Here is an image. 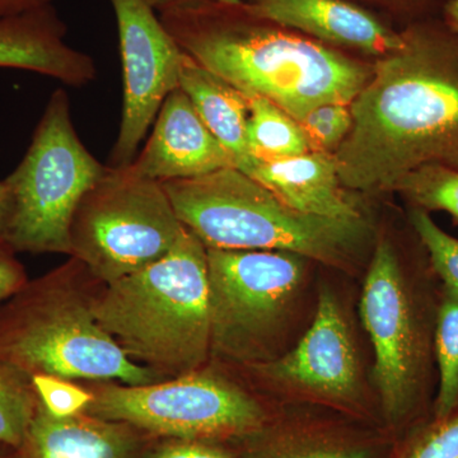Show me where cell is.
Wrapping results in <instances>:
<instances>
[{
  "label": "cell",
  "instance_id": "1",
  "mask_svg": "<svg viewBox=\"0 0 458 458\" xmlns=\"http://www.w3.org/2000/svg\"><path fill=\"white\" fill-rule=\"evenodd\" d=\"M403 36L352 102V131L335 152L346 189L387 191L420 165L458 168V33L421 23Z\"/></svg>",
  "mask_w": 458,
  "mask_h": 458
},
{
  "label": "cell",
  "instance_id": "2",
  "mask_svg": "<svg viewBox=\"0 0 458 458\" xmlns=\"http://www.w3.org/2000/svg\"><path fill=\"white\" fill-rule=\"evenodd\" d=\"M180 49L243 95L269 99L298 123L327 104L352 105L372 69L316 42L262 27L205 23L186 0L159 5Z\"/></svg>",
  "mask_w": 458,
  "mask_h": 458
},
{
  "label": "cell",
  "instance_id": "3",
  "mask_svg": "<svg viewBox=\"0 0 458 458\" xmlns=\"http://www.w3.org/2000/svg\"><path fill=\"white\" fill-rule=\"evenodd\" d=\"M99 327L161 381L212 360L207 247L192 232L144 269L104 284L95 301Z\"/></svg>",
  "mask_w": 458,
  "mask_h": 458
},
{
  "label": "cell",
  "instance_id": "4",
  "mask_svg": "<svg viewBox=\"0 0 458 458\" xmlns=\"http://www.w3.org/2000/svg\"><path fill=\"white\" fill-rule=\"evenodd\" d=\"M104 283L82 261H68L29 279L0 303V361L29 377L114 381L138 386L161 381L99 327L95 301Z\"/></svg>",
  "mask_w": 458,
  "mask_h": 458
},
{
  "label": "cell",
  "instance_id": "5",
  "mask_svg": "<svg viewBox=\"0 0 458 458\" xmlns=\"http://www.w3.org/2000/svg\"><path fill=\"white\" fill-rule=\"evenodd\" d=\"M177 218L207 249L283 251L346 267L367 242L366 219L298 210L236 167L162 182Z\"/></svg>",
  "mask_w": 458,
  "mask_h": 458
},
{
  "label": "cell",
  "instance_id": "6",
  "mask_svg": "<svg viewBox=\"0 0 458 458\" xmlns=\"http://www.w3.org/2000/svg\"><path fill=\"white\" fill-rule=\"evenodd\" d=\"M436 315L427 313L393 245L379 241L361 292L360 318L375 352L373 378L390 432H412L433 417Z\"/></svg>",
  "mask_w": 458,
  "mask_h": 458
},
{
  "label": "cell",
  "instance_id": "7",
  "mask_svg": "<svg viewBox=\"0 0 458 458\" xmlns=\"http://www.w3.org/2000/svg\"><path fill=\"white\" fill-rule=\"evenodd\" d=\"M92 393L84 414L123 421L157 439H189L233 447L273 415L254 394L210 361L204 369L148 385L81 381Z\"/></svg>",
  "mask_w": 458,
  "mask_h": 458
},
{
  "label": "cell",
  "instance_id": "8",
  "mask_svg": "<svg viewBox=\"0 0 458 458\" xmlns=\"http://www.w3.org/2000/svg\"><path fill=\"white\" fill-rule=\"evenodd\" d=\"M106 170L78 138L68 95L56 89L25 157L5 179L12 197L5 245L16 254L71 256L75 210Z\"/></svg>",
  "mask_w": 458,
  "mask_h": 458
},
{
  "label": "cell",
  "instance_id": "9",
  "mask_svg": "<svg viewBox=\"0 0 458 458\" xmlns=\"http://www.w3.org/2000/svg\"><path fill=\"white\" fill-rule=\"evenodd\" d=\"M183 228L161 182L107 167L75 210L71 256L108 284L164 258Z\"/></svg>",
  "mask_w": 458,
  "mask_h": 458
},
{
  "label": "cell",
  "instance_id": "10",
  "mask_svg": "<svg viewBox=\"0 0 458 458\" xmlns=\"http://www.w3.org/2000/svg\"><path fill=\"white\" fill-rule=\"evenodd\" d=\"M212 361L267 360L303 279V258L283 251L207 249Z\"/></svg>",
  "mask_w": 458,
  "mask_h": 458
},
{
  "label": "cell",
  "instance_id": "11",
  "mask_svg": "<svg viewBox=\"0 0 458 458\" xmlns=\"http://www.w3.org/2000/svg\"><path fill=\"white\" fill-rule=\"evenodd\" d=\"M119 29L123 105L110 167L125 168L137 157L165 99L180 89L185 53L156 16L149 0H110Z\"/></svg>",
  "mask_w": 458,
  "mask_h": 458
},
{
  "label": "cell",
  "instance_id": "12",
  "mask_svg": "<svg viewBox=\"0 0 458 458\" xmlns=\"http://www.w3.org/2000/svg\"><path fill=\"white\" fill-rule=\"evenodd\" d=\"M262 381L361 414L360 364L339 303L324 289L311 327L293 351L242 367Z\"/></svg>",
  "mask_w": 458,
  "mask_h": 458
},
{
  "label": "cell",
  "instance_id": "13",
  "mask_svg": "<svg viewBox=\"0 0 458 458\" xmlns=\"http://www.w3.org/2000/svg\"><path fill=\"white\" fill-rule=\"evenodd\" d=\"M228 167H236L231 153L207 128L188 95L177 89L165 99L140 155L125 168L162 183Z\"/></svg>",
  "mask_w": 458,
  "mask_h": 458
},
{
  "label": "cell",
  "instance_id": "14",
  "mask_svg": "<svg viewBox=\"0 0 458 458\" xmlns=\"http://www.w3.org/2000/svg\"><path fill=\"white\" fill-rule=\"evenodd\" d=\"M157 441L143 430L92 415L53 417L41 403L17 447L7 458H141Z\"/></svg>",
  "mask_w": 458,
  "mask_h": 458
},
{
  "label": "cell",
  "instance_id": "15",
  "mask_svg": "<svg viewBox=\"0 0 458 458\" xmlns=\"http://www.w3.org/2000/svg\"><path fill=\"white\" fill-rule=\"evenodd\" d=\"M242 7L250 16L375 55H388L405 47V36L390 31L367 12L343 0H254L242 3Z\"/></svg>",
  "mask_w": 458,
  "mask_h": 458
},
{
  "label": "cell",
  "instance_id": "16",
  "mask_svg": "<svg viewBox=\"0 0 458 458\" xmlns=\"http://www.w3.org/2000/svg\"><path fill=\"white\" fill-rule=\"evenodd\" d=\"M246 174L298 212L345 221L364 218L346 192L331 153L313 150L273 161L258 159Z\"/></svg>",
  "mask_w": 458,
  "mask_h": 458
},
{
  "label": "cell",
  "instance_id": "17",
  "mask_svg": "<svg viewBox=\"0 0 458 458\" xmlns=\"http://www.w3.org/2000/svg\"><path fill=\"white\" fill-rule=\"evenodd\" d=\"M387 439L328 420L271 417L267 426L234 445L237 458H381Z\"/></svg>",
  "mask_w": 458,
  "mask_h": 458
},
{
  "label": "cell",
  "instance_id": "18",
  "mask_svg": "<svg viewBox=\"0 0 458 458\" xmlns=\"http://www.w3.org/2000/svg\"><path fill=\"white\" fill-rule=\"evenodd\" d=\"M64 26L47 7L0 18V68L22 69L82 86L95 78L86 54L64 42Z\"/></svg>",
  "mask_w": 458,
  "mask_h": 458
},
{
  "label": "cell",
  "instance_id": "19",
  "mask_svg": "<svg viewBox=\"0 0 458 458\" xmlns=\"http://www.w3.org/2000/svg\"><path fill=\"white\" fill-rule=\"evenodd\" d=\"M180 89L188 95L207 128L231 153L236 168L243 174L251 170L258 159L247 143L250 108L246 96L186 54L181 66Z\"/></svg>",
  "mask_w": 458,
  "mask_h": 458
},
{
  "label": "cell",
  "instance_id": "20",
  "mask_svg": "<svg viewBox=\"0 0 458 458\" xmlns=\"http://www.w3.org/2000/svg\"><path fill=\"white\" fill-rule=\"evenodd\" d=\"M246 98L250 108L247 143L256 159L273 161L313 152L294 117L261 96L247 95Z\"/></svg>",
  "mask_w": 458,
  "mask_h": 458
},
{
  "label": "cell",
  "instance_id": "21",
  "mask_svg": "<svg viewBox=\"0 0 458 458\" xmlns=\"http://www.w3.org/2000/svg\"><path fill=\"white\" fill-rule=\"evenodd\" d=\"M438 388L432 419L450 417L458 409V291L442 285L433 333Z\"/></svg>",
  "mask_w": 458,
  "mask_h": 458
},
{
  "label": "cell",
  "instance_id": "22",
  "mask_svg": "<svg viewBox=\"0 0 458 458\" xmlns=\"http://www.w3.org/2000/svg\"><path fill=\"white\" fill-rule=\"evenodd\" d=\"M38 400L31 377L0 361V447H17L31 426Z\"/></svg>",
  "mask_w": 458,
  "mask_h": 458
},
{
  "label": "cell",
  "instance_id": "23",
  "mask_svg": "<svg viewBox=\"0 0 458 458\" xmlns=\"http://www.w3.org/2000/svg\"><path fill=\"white\" fill-rule=\"evenodd\" d=\"M399 191L414 208L429 213L443 210L458 222V168L441 164L424 165L396 183Z\"/></svg>",
  "mask_w": 458,
  "mask_h": 458
},
{
  "label": "cell",
  "instance_id": "24",
  "mask_svg": "<svg viewBox=\"0 0 458 458\" xmlns=\"http://www.w3.org/2000/svg\"><path fill=\"white\" fill-rule=\"evenodd\" d=\"M410 223L443 286L458 291V240L445 233L430 218L429 213L414 208Z\"/></svg>",
  "mask_w": 458,
  "mask_h": 458
},
{
  "label": "cell",
  "instance_id": "25",
  "mask_svg": "<svg viewBox=\"0 0 458 458\" xmlns=\"http://www.w3.org/2000/svg\"><path fill=\"white\" fill-rule=\"evenodd\" d=\"M394 458H458V409L410 432Z\"/></svg>",
  "mask_w": 458,
  "mask_h": 458
},
{
  "label": "cell",
  "instance_id": "26",
  "mask_svg": "<svg viewBox=\"0 0 458 458\" xmlns=\"http://www.w3.org/2000/svg\"><path fill=\"white\" fill-rule=\"evenodd\" d=\"M312 149L335 155L352 126L351 105L327 104L313 108L300 122Z\"/></svg>",
  "mask_w": 458,
  "mask_h": 458
},
{
  "label": "cell",
  "instance_id": "27",
  "mask_svg": "<svg viewBox=\"0 0 458 458\" xmlns=\"http://www.w3.org/2000/svg\"><path fill=\"white\" fill-rule=\"evenodd\" d=\"M31 379L41 405L53 417L81 414L92 401V393L83 382L50 375H35Z\"/></svg>",
  "mask_w": 458,
  "mask_h": 458
},
{
  "label": "cell",
  "instance_id": "28",
  "mask_svg": "<svg viewBox=\"0 0 458 458\" xmlns=\"http://www.w3.org/2000/svg\"><path fill=\"white\" fill-rule=\"evenodd\" d=\"M141 458H237V454L221 443L157 439Z\"/></svg>",
  "mask_w": 458,
  "mask_h": 458
},
{
  "label": "cell",
  "instance_id": "29",
  "mask_svg": "<svg viewBox=\"0 0 458 458\" xmlns=\"http://www.w3.org/2000/svg\"><path fill=\"white\" fill-rule=\"evenodd\" d=\"M29 279L16 252L5 243H0V303L20 291Z\"/></svg>",
  "mask_w": 458,
  "mask_h": 458
},
{
  "label": "cell",
  "instance_id": "30",
  "mask_svg": "<svg viewBox=\"0 0 458 458\" xmlns=\"http://www.w3.org/2000/svg\"><path fill=\"white\" fill-rule=\"evenodd\" d=\"M47 3L49 0H0V18L18 16L47 7Z\"/></svg>",
  "mask_w": 458,
  "mask_h": 458
},
{
  "label": "cell",
  "instance_id": "31",
  "mask_svg": "<svg viewBox=\"0 0 458 458\" xmlns=\"http://www.w3.org/2000/svg\"><path fill=\"white\" fill-rule=\"evenodd\" d=\"M12 197L5 180L0 181V243H4L5 234L11 219Z\"/></svg>",
  "mask_w": 458,
  "mask_h": 458
},
{
  "label": "cell",
  "instance_id": "32",
  "mask_svg": "<svg viewBox=\"0 0 458 458\" xmlns=\"http://www.w3.org/2000/svg\"><path fill=\"white\" fill-rule=\"evenodd\" d=\"M443 13H445V25L451 31L458 33V0H447L443 7Z\"/></svg>",
  "mask_w": 458,
  "mask_h": 458
},
{
  "label": "cell",
  "instance_id": "33",
  "mask_svg": "<svg viewBox=\"0 0 458 458\" xmlns=\"http://www.w3.org/2000/svg\"><path fill=\"white\" fill-rule=\"evenodd\" d=\"M221 3H227V4H242V0H218Z\"/></svg>",
  "mask_w": 458,
  "mask_h": 458
},
{
  "label": "cell",
  "instance_id": "34",
  "mask_svg": "<svg viewBox=\"0 0 458 458\" xmlns=\"http://www.w3.org/2000/svg\"><path fill=\"white\" fill-rule=\"evenodd\" d=\"M0 458H7V448L0 447Z\"/></svg>",
  "mask_w": 458,
  "mask_h": 458
}]
</instances>
